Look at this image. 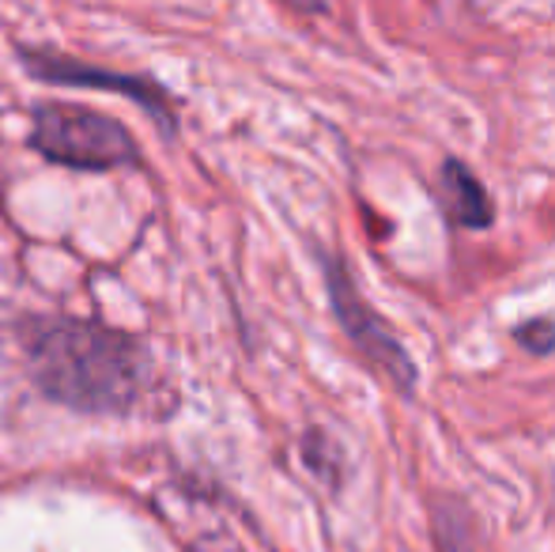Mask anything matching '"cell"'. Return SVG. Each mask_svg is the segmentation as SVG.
<instances>
[{"label":"cell","mask_w":555,"mask_h":552,"mask_svg":"<svg viewBox=\"0 0 555 552\" xmlns=\"http://www.w3.org/2000/svg\"><path fill=\"white\" fill-rule=\"evenodd\" d=\"M30 375L50 398L91 413H114L137 401L144 356L137 341L91 322H38L27 333Z\"/></svg>","instance_id":"cell-1"},{"label":"cell","mask_w":555,"mask_h":552,"mask_svg":"<svg viewBox=\"0 0 555 552\" xmlns=\"http://www.w3.org/2000/svg\"><path fill=\"white\" fill-rule=\"evenodd\" d=\"M30 144L53 163L68 167H117L132 159V140L117 121L80 106H42L35 114Z\"/></svg>","instance_id":"cell-2"},{"label":"cell","mask_w":555,"mask_h":552,"mask_svg":"<svg viewBox=\"0 0 555 552\" xmlns=\"http://www.w3.org/2000/svg\"><path fill=\"white\" fill-rule=\"evenodd\" d=\"M330 287H333V303H336V318L344 322V330L351 333L359 348L371 356L378 368H386L397 383H412V363L404 356V348L397 345V337L389 333V325L366 307L363 299L356 295V287L348 284L344 269H333L330 273Z\"/></svg>","instance_id":"cell-3"},{"label":"cell","mask_w":555,"mask_h":552,"mask_svg":"<svg viewBox=\"0 0 555 552\" xmlns=\"http://www.w3.org/2000/svg\"><path fill=\"white\" fill-rule=\"evenodd\" d=\"M442 201L453 220L465 223V228H483V223H491V201L465 163L450 159L442 167Z\"/></svg>","instance_id":"cell-4"},{"label":"cell","mask_w":555,"mask_h":552,"mask_svg":"<svg viewBox=\"0 0 555 552\" xmlns=\"http://www.w3.org/2000/svg\"><path fill=\"white\" fill-rule=\"evenodd\" d=\"M518 341L533 348V352H548V348L555 345V325L552 322H529L518 330Z\"/></svg>","instance_id":"cell-5"}]
</instances>
